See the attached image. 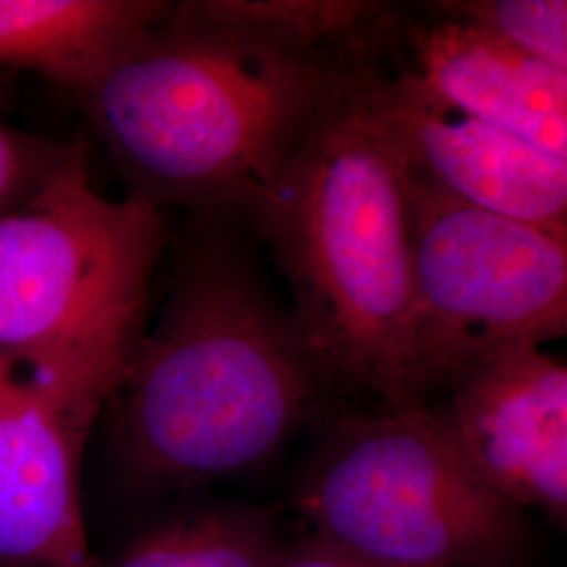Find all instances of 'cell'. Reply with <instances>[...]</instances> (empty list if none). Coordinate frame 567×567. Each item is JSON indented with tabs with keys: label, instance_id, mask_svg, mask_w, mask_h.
Masks as SVG:
<instances>
[{
	"label": "cell",
	"instance_id": "obj_1",
	"mask_svg": "<svg viewBox=\"0 0 567 567\" xmlns=\"http://www.w3.org/2000/svg\"><path fill=\"white\" fill-rule=\"evenodd\" d=\"M355 0L173 2L81 97L131 194L248 224L311 122L381 39Z\"/></svg>",
	"mask_w": 567,
	"mask_h": 567
},
{
	"label": "cell",
	"instance_id": "obj_2",
	"mask_svg": "<svg viewBox=\"0 0 567 567\" xmlns=\"http://www.w3.org/2000/svg\"><path fill=\"white\" fill-rule=\"evenodd\" d=\"M334 386L265 278L246 225L196 215L161 313L143 326L110 402L118 463L147 487L257 471L328 419Z\"/></svg>",
	"mask_w": 567,
	"mask_h": 567
},
{
	"label": "cell",
	"instance_id": "obj_3",
	"mask_svg": "<svg viewBox=\"0 0 567 567\" xmlns=\"http://www.w3.org/2000/svg\"><path fill=\"white\" fill-rule=\"evenodd\" d=\"M365 53L284 164L250 234L334 381L381 410L426 405L412 341L408 168L365 91Z\"/></svg>",
	"mask_w": 567,
	"mask_h": 567
},
{
	"label": "cell",
	"instance_id": "obj_4",
	"mask_svg": "<svg viewBox=\"0 0 567 567\" xmlns=\"http://www.w3.org/2000/svg\"><path fill=\"white\" fill-rule=\"evenodd\" d=\"M163 246L161 208L102 196L86 147L0 217V355L84 433L121 385Z\"/></svg>",
	"mask_w": 567,
	"mask_h": 567
},
{
	"label": "cell",
	"instance_id": "obj_5",
	"mask_svg": "<svg viewBox=\"0 0 567 567\" xmlns=\"http://www.w3.org/2000/svg\"><path fill=\"white\" fill-rule=\"evenodd\" d=\"M313 536L374 567H505L524 511L468 465L433 404L334 414L299 471Z\"/></svg>",
	"mask_w": 567,
	"mask_h": 567
},
{
	"label": "cell",
	"instance_id": "obj_6",
	"mask_svg": "<svg viewBox=\"0 0 567 567\" xmlns=\"http://www.w3.org/2000/svg\"><path fill=\"white\" fill-rule=\"evenodd\" d=\"M412 341L426 404L468 368L567 334V236L461 203L408 171Z\"/></svg>",
	"mask_w": 567,
	"mask_h": 567
},
{
	"label": "cell",
	"instance_id": "obj_7",
	"mask_svg": "<svg viewBox=\"0 0 567 567\" xmlns=\"http://www.w3.org/2000/svg\"><path fill=\"white\" fill-rule=\"evenodd\" d=\"M365 91L405 168L461 203L567 236V161L433 97L381 51Z\"/></svg>",
	"mask_w": 567,
	"mask_h": 567
},
{
	"label": "cell",
	"instance_id": "obj_8",
	"mask_svg": "<svg viewBox=\"0 0 567 567\" xmlns=\"http://www.w3.org/2000/svg\"><path fill=\"white\" fill-rule=\"evenodd\" d=\"M431 402L468 465L513 507L567 515V368L515 347L468 368Z\"/></svg>",
	"mask_w": 567,
	"mask_h": 567
},
{
	"label": "cell",
	"instance_id": "obj_9",
	"mask_svg": "<svg viewBox=\"0 0 567 567\" xmlns=\"http://www.w3.org/2000/svg\"><path fill=\"white\" fill-rule=\"evenodd\" d=\"M381 55L433 97L567 161V72L433 4L419 18L395 11Z\"/></svg>",
	"mask_w": 567,
	"mask_h": 567
},
{
	"label": "cell",
	"instance_id": "obj_10",
	"mask_svg": "<svg viewBox=\"0 0 567 567\" xmlns=\"http://www.w3.org/2000/svg\"><path fill=\"white\" fill-rule=\"evenodd\" d=\"M86 437L13 362L0 364V567H103L82 515Z\"/></svg>",
	"mask_w": 567,
	"mask_h": 567
},
{
	"label": "cell",
	"instance_id": "obj_11",
	"mask_svg": "<svg viewBox=\"0 0 567 567\" xmlns=\"http://www.w3.org/2000/svg\"><path fill=\"white\" fill-rule=\"evenodd\" d=\"M164 0H0V65L81 100L168 16Z\"/></svg>",
	"mask_w": 567,
	"mask_h": 567
},
{
	"label": "cell",
	"instance_id": "obj_12",
	"mask_svg": "<svg viewBox=\"0 0 567 567\" xmlns=\"http://www.w3.org/2000/svg\"><path fill=\"white\" fill-rule=\"evenodd\" d=\"M282 550L267 508L210 505L150 527L103 567H276Z\"/></svg>",
	"mask_w": 567,
	"mask_h": 567
},
{
	"label": "cell",
	"instance_id": "obj_13",
	"mask_svg": "<svg viewBox=\"0 0 567 567\" xmlns=\"http://www.w3.org/2000/svg\"><path fill=\"white\" fill-rule=\"evenodd\" d=\"M433 7L532 60L567 72L566 0H454Z\"/></svg>",
	"mask_w": 567,
	"mask_h": 567
},
{
	"label": "cell",
	"instance_id": "obj_14",
	"mask_svg": "<svg viewBox=\"0 0 567 567\" xmlns=\"http://www.w3.org/2000/svg\"><path fill=\"white\" fill-rule=\"evenodd\" d=\"M81 142H53L0 118V217L37 198L79 152Z\"/></svg>",
	"mask_w": 567,
	"mask_h": 567
},
{
	"label": "cell",
	"instance_id": "obj_15",
	"mask_svg": "<svg viewBox=\"0 0 567 567\" xmlns=\"http://www.w3.org/2000/svg\"><path fill=\"white\" fill-rule=\"evenodd\" d=\"M276 567H374L309 534L292 547H284Z\"/></svg>",
	"mask_w": 567,
	"mask_h": 567
},
{
	"label": "cell",
	"instance_id": "obj_16",
	"mask_svg": "<svg viewBox=\"0 0 567 567\" xmlns=\"http://www.w3.org/2000/svg\"><path fill=\"white\" fill-rule=\"evenodd\" d=\"M4 360H7V358H2V355H0V364H2V362H4Z\"/></svg>",
	"mask_w": 567,
	"mask_h": 567
}]
</instances>
